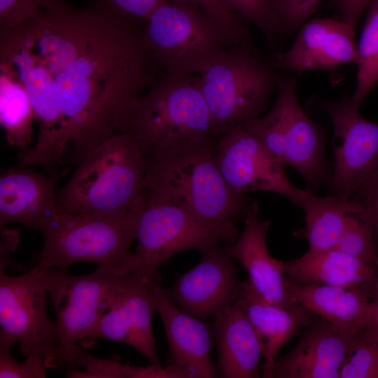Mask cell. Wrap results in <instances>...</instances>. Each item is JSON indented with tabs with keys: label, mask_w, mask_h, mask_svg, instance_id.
<instances>
[{
	"label": "cell",
	"mask_w": 378,
	"mask_h": 378,
	"mask_svg": "<svg viewBox=\"0 0 378 378\" xmlns=\"http://www.w3.org/2000/svg\"><path fill=\"white\" fill-rule=\"evenodd\" d=\"M231 12L252 21L270 35L266 0H220Z\"/></svg>",
	"instance_id": "34"
},
{
	"label": "cell",
	"mask_w": 378,
	"mask_h": 378,
	"mask_svg": "<svg viewBox=\"0 0 378 378\" xmlns=\"http://www.w3.org/2000/svg\"><path fill=\"white\" fill-rule=\"evenodd\" d=\"M276 88L274 106L283 127L284 164L297 170L309 186L316 187L325 172L322 134L300 106L295 80L280 79Z\"/></svg>",
	"instance_id": "18"
},
{
	"label": "cell",
	"mask_w": 378,
	"mask_h": 378,
	"mask_svg": "<svg viewBox=\"0 0 378 378\" xmlns=\"http://www.w3.org/2000/svg\"><path fill=\"white\" fill-rule=\"evenodd\" d=\"M339 378H378V343L361 331L351 338Z\"/></svg>",
	"instance_id": "29"
},
{
	"label": "cell",
	"mask_w": 378,
	"mask_h": 378,
	"mask_svg": "<svg viewBox=\"0 0 378 378\" xmlns=\"http://www.w3.org/2000/svg\"><path fill=\"white\" fill-rule=\"evenodd\" d=\"M55 177L27 167L9 169L0 178V228L11 223L34 228L62 212Z\"/></svg>",
	"instance_id": "21"
},
{
	"label": "cell",
	"mask_w": 378,
	"mask_h": 378,
	"mask_svg": "<svg viewBox=\"0 0 378 378\" xmlns=\"http://www.w3.org/2000/svg\"><path fill=\"white\" fill-rule=\"evenodd\" d=\"M374 286L343 287L290 282L295 301L339 330L354 335L361 329L373 300Z\"/></svg>",
	"instance_id": "22"
},
{
	"label": "cell",
	"mask_w": 378,
	"mask_h": 378,
	"mask_svg": "<svg viewBox=\"0 0 378 378\" xmlns=\"http://www.w3.org/2000/svg\"><path fill=\"white\" fill-rule=\"evenodd\" d=\"M144 22L145 46L164 74H198L222 50L251 47L246 28L227 25L189 4L165 0Z\"/></svg>",
	"instance_id": "6"
},
{
	"label": "cell",
	"mask_w": 378,
	"mask_h": 378,
	"mask_svg": "<svg viewBox=\"0 0 378 378\" xmlns=\"http://www.w3.org/2000/svg\"><path fill=\"white\" fill-rule=\"evenodd\" d=\"M43 270L34 265L18 276L0 274V335L18 342L23 356L41 357L50 369L59 334L48 316Z\"/></svg>",
	"instance_id": "10"
},
{
	"label": "cell",
	"mask_w": 378,
	"mask_h": 378,
	"mask_svg": "<svg viewBox=\"0 0 378 378\" xmlns=\"http://www.w3.org/2000/svg\"><path fill=\"white\" fill-rule=\"evenodd\" d=\"M357 47V83L352 101L359 106L378 82V0H371Z\"/></svg>",
	"instance_id": "27"
},
{
	"label": "cell",
	"mask_w": 378,
	"mask_h": 378,
	"mask_svg": "<svg viewBox=\"0 0 378 378\" xmlns=\"http://www.w3.org/2000/svg\"><path fill=\"white\" fill-rule=\"evenodd\" d=\"M371 0H332L331 6L340 13L341 20L356 26L357 20Z\"/></svg>",
	"instance_id": "40"
},
{
	"label": "cell",
	"mask_w": 378,
	"mask_h": 378,
	"mask_svg": "<svg viewBox=\"0 0 378 378\" xmlns=\"http://www.w3.org/2000/svg\"><path fill=\"white\" fill-rule=\"evenodd\" d=\"M197 75L217 136L258 117L279 80L245 45L218 52Z\"/></svg>",
	"instance_id": "7"
},
{
	"label": "cell",
	"mask_w": 378,
	"mask_h": 378,
	"mask_svg": "<svg viewBox=\"0 0 378 378\" xmlns=\"http://www.w3.org/2000/svg\"><path fill=\"white\" fill-rule=\"evenodd\" d=\"M142 208L104 216L59 212L41 220L34 228L43 239L35 265L67 271L74 263L88 262L133 272L130 248Z\"/></svg>",
	"instance_id": "5"
},
{
	"label": "cell",
	"mask_w": 378,
	"mask_h": 378,
	"mask_svg": "<svg viewBox=\"0 0 378 378\" xmlns=\"http://www.w3.org/2000/svg\"><path fill=\"white\" fill-rule=\"evenodd\" d=\"M284 272L291 283L302 285L374 286L375 281L373 265L336 248L308 250L298 258L285 261Z\"/></svg>",
	"instance_id": "24"
},
{
	"label": "cell",
	"mask_w": 378,
	"mask_h": 378,
	"mask_svg": "<svg viewBox=\"0 0 378 378\" xmlns=\"http://www.w3.org/2000/svg\"><path fill=\"white\" fill-rule=\"evenodd\" d=\"M121 372L123 378H192L186 369L172 363L165 367L160 364L145 367L122 364Z\"/></svg>",
	"instance_id": "35"
},
{
	"label": "cell",
	"mask_w": 378,
	"mask_h": 378,
	"mask_svg": "<svg viewBox=\"0 0 378 378\" xmlns=\"http://www.w3.org/2000/svg\"><path fill=\"white\" fill-rule=\"evenodd\" d=\"M214 156L225 181L239 194L274 192L300 207L312 194L295 186L286 174L285 164L241 125L217 136Z\"/></svg>",
	"instance_id": "11"
},
{
	"label": "cell",
	"mask_w": 378,
	"mask_h": 378,
	"mask_svg": "<svg viewBox=\"0 0 378 378\" xmlns=\"http://www.w3.org/2000/svg\"><path fill=\"white\" fill-rule=\"evenodd\" d=\"M122 364L118 358L104 360L82 351L74 367H83L86 372L68 370L66 374L69 377L123 378L121 372Z\"/></svg>",
	"instance_id": "33"
},
{
	"label": "cell",
	"mask_w": 378,
	"mask_h": 378,
	"mask_svg": "<svg viewBox=\"0 0 378 378\" xmlns=\"http://www.w3.org/2000/svg\"><path fill=\"white\" fill-rule=\"evenodd\" d=\"M375 268V281L373 288V300L372 301H378V255L374 265Z\"/></svg>",
	"instance_id": "42"
},
{
	"label": "cell",
	"mask_w": 378,
	"mask_h": 378,
	"mask_svg": "<svg viewBox=\"0 0 378 378\" xmlns=\"http://www.w3.org/2000/svg\"><path fill=\"white\" fill-rule=\"evenodd\" d=\"M233 220L200 217L169 202L145 197L134 253V272L144 277L158 274L159 267L174 255L191 248L233 243L239 235Z\"/></svg>",
	"instance_id": "9"
},
{
	"label": "cell",
	"mask_w": 378,
	"mask_h": 378,
	"mask_svg": "<svg viewBox=\"0 0 378 378\" xmlns=\"http://www.w3.org/2000/svg\"><path fill=\"white\" fill-rule=\"evenodd\" d=\"M320 0H266L270 34L291 31L311 16Z\"/></svg>",
	"instance_id": "30"
},
{
	"label": "cell",
	"mask_w": 378,
	"mask_h": 378,
	"mask_svg": "<svg viewBox=\"0 0 378 378\" xmlns=\"http://www.w3.org/2000/svg\"><path fill=\"white\" fill-rule=\"evenodd\" d=\"M336 248L374 267L378 251L372 222L361 199L354 198Z\"/></svg>",
	"instance_id": "28"
},
{
	"label": "cell",
	"mask_w": 378,
	"mask_h": 378,
	"mask_svg": "<svg viewBox=\"0 0 378 378\" xmlns=\"http://www.w3.org/2000/svg\"><path fill=\"white\" fill-rule=\"evenodd\" d=\"M354 198L337 195L318 197L311 194L302 206L305 225L293 234L304 239L309 251L335 248L344 229Z\"/></svg>",
	"instance_id": "25"
},
{
	"label": "cell",
	"mask_w": 378,
	"mask_h": 378,
	"mask_svg": "<svg viewBox=\"0 0 378 378\" xmlns=\"http://www.w3.org/2000/svg\"><path fill=\"white\" fill-rule=\"evenodd\" d=\"M360 331L378 343V301L372 302Z\"/></svg>",
	"instance_id": "41"
},
{
	"label": "cell",
	"mask_w": 378,
	"mask_h": 378,
	"mask_svg": "<svg viewBox=\"0 0 378 378\" xmlns=\"http://www.w3.org/2000/svg\"><path fill=\"white\" fill-rule=\"evenodd\" d=\"M146 158L125 133L94 148L58 192L62 212L94 216L124 213L144 205Z\"/></svg>",
	"instance_id": "4"
},
{
	"label": "cell",
	"mask_w": 378,
	"mask_h": 378,
	"mask_svg": "<svg viewBox=\"0 0 378 378\" xmlns=\"http://www.w3.org/2000/svg\"><path fill=\"white\" fill-rule=\"evenodd\" d=\"M109 7L127 17L145 21L165 0H102Z\"/></svg>",
	"instance_id": "37"
},
{
	"label": "cell",
	"mask_w": 378,
	"mask_h": 378,
	"mask_svg": "<svg viewBox=\"0 0 378 378\" xmlns=\"http://www.w3.org/2000/svg\"><path fill=\"white\" fill-rule=\"evenodd\" d=\"M15 342L0 335V378H44L47 374L45 360L38 356H29L22 363L13 358L10 347Z\"/></svg>",
	"instance_id": "32"
},
{
	"label": "cell",
	"mask_w": 378,
	"mask_h": 378,
	"mask_svg": "<svg viewBox=\"0 0 378 378\" xmlns=\"http://www.w3.org/2000/svg\"><path fill=\"white\" fill-rule=\"evenodd\" d=\"M139 22L102 0L64 2L0 34V70L24 86L38 126L18 167L53 169L67 154L78 164L122 133L157 68Z\"/></svg>",
	"instance_id": "1"
},
{
	"label": "cell",
	"mask_w": 378,
	"mask_h": 378,
	"mask_svg": "<svg viewBox=\"0 0 378 378\" xmlns=\"http://www.w3.org/2000/svg\"><path fill=\"white\" fill-rule=\"evenodd\" d=\"M155 300L169 344V363L186 369L192 378L218 377L211 357L213 325L177 307L160 281L155 287Z\"/></svg>",
	"instance_id": "17"
},
{
	"label": "cell",
	"mask_w": 378,
	"mask_h": 378,
	"mask_svg": "<svg viewBox=\"0 0 378 378\" xmlns=\"http://www.w3.org/2000/svg\"><path fill=\"white\" fill-rule=\"evenodd\" d=\"M309 325L295 346L276 359L272 378H339L355 334L344 332L321 318Z\"/></svg>",
	"instance_id": "19"
},
{
	"label": "cell",
	"mask_w": 378,
	"mask_h": 378,
	"mask_svg": "<svg viewBox=\"0 0 378 378\" xmlns=\"http://www.w3.org/2000/svg\"><path fill=\"white\" fill-rule=\"evenodd\" d=\"M19 243V231L15 229H6L1 233L0 240V274L10 266L15 265L11 260V253L15 251Z\"/></svg>",
	"instance_id": "39"
},
{
	"label": "cell",
	"mask_w": 378,
	"mask_h": 378,
	"mask_svg": "<svg viewBox=\"0 0 378 378\" xmlns=\"http://www.w3.org/2000/svg\"><path fill=\"white\" fill-rule=\"evenodd\" d=\"M354 30V26L342 20H312L302 27L291 47L277 55L273 66L302 71L356 64Z\"/></svg>",
	"instance_id": "16"
},
{
	"label": "cell",
	"mask_w": 378,
	"mask_h": 378,
	"mask_svg": "<svg viewBox=\"0 0 378 378\" xmlns=\"http://www.w3.org/2000/svg\"><path fill=\"white\" fill-rule=\"evenodd\" d=\"M326 109L331 119L334 136L335 195L351 197L378 174V124L363 118L351 98L328 102Z\"/></svg>",
	"instance_id": "12"
},
{
	"label": "cell",
	"mask_w": 378,
	"mask_h": 378,
	"mask_svg": "<svg viewBox=\"0 0 378 378\" xmlns=\"http://www.w3.org/2000/svg\"><path fill=\"white\" fill-rule=\"evenodd\" d=\"M125 270L98 267L90 274L74 276L44 267L43 279L55 312L59 346L50 369L74 367L82 350L80 340L106 311L130 274Z\"/></svg>",
	"instance_id": "8"
},
{
	"label": "cell",
	"mask_w": 378,
	"mask_h": 378,
	"mask_svg": "<svg viewBox=\"0 0 378 378\" xmlns=\"http://www.w3.org/2000/svg\"><path fill=\"white\" fill-rule=\"evenodd\" d=\"M258 213V204L253 202L244 218L243 230L233 243L223 248L246 269L248 281L260 295L274 304L293 309L300 304L291 294L284 262L272 258L267 246L270 221L260 220Z\"/></svg>",
	"instance_id": "15"
},
{
	"label": "cell",
	"mask_w": 378,
	"mask_h": 378,
	"mask_svg": "<svg viewBox=\"0 0 378 378\" xmlns=\"http://www.w3.org/2000/svg\"><path fill=\"white\" fill-rule=\"evenodd\" d=\"M62 0H0V34L62 4Z\"/></svg>",
	"instance_id": "31"
},
{
	"label": "cell",
	"mask_w": 378,
	"mask_h": 378,
	"mask_svg": "<svg viewBox=\"0 0 378 378\" xmlns=\"http://www.w3.org/2000/svg\"><path fill=\"white\" fill-rule=\"evenodd\" d=\"M358 192L361 193L360 199L370 214L378 251V174L365 184Z\"/></svg>",
	"instance_id": "38"
},
{
	"label": "cell",
	"mask_w": 378,
	"mask_h": 378,
	"mask_svg": "<svg viewBox=\"0 0 378 378\" xmlns=\"http://www.w3.org/2000/svg\"><path fill=\"white\" fill-rule=\"evenodd\" d=\"M197 6L220 22L237 28H246L243 17L230 11L220 0H169Z\"/></svg>",
	"instance_id": "36"
},
{
	"label": "cell",
	"mask_w": 378,
	"mask_h": 378,
	"mask_svg": "<svg viewBox=\"0 0 378 378\" xmlns=\"http://www.w3.org/2000/svg\"><path fill=\"white\" fill-rule=\"evenodd\" d=\"M160 281V274L144 277L131 273L79 345L87 348L98 339H109L135 349L150 364H160L152 328L156 312L155 287Z\"/></svg>",
	"instance_id": "13"
},
{
	"label": "cell",
	"mask_w": 378,
	"mask_h": 378,
	"mask_svg": "<svg viewBox=\"0 0 378 378\" xmlns=\"http://www.w3.org/2000/svg\"><path fill=\"white\" fill-rule=\"evenodd\" d=\"M34 111L24 86L14 76L0 70V122L12 146L30 145Z\"/></svg>",
	"instance_id": "26"
},
{
	"label": "cell",
	"mask_w": 378,
	"mask_h": 378,
	"mask_svg": "<svg viewBox=\"0 0 378 378\" xmlns=\"http://www.w3.org/2000/svg\"><path fill=\"white\" fill-rule=\"evenodd\" d=\"M218 377L258 378L262 344L242 298L214 317Z\"/></svg>",
	"instance_id": "20"
},
{
	"label": "cell",
	"mask_w": 378,
	"mask_h": 378,
	"mask_svg": "<svg viewBox=\"0 0 378 378\" xmlns=\"http://www.w3.org/2000/svg\"><path fill=\"white\" fill-rule=\"evenodd\" d=\"M200 251L198 263L178 276L165 290L181 309L205 319L241 299L243 286L232 258L219 244L209 245Z\"/></svg>",
	"instance_id": "14"
},
{
	"label": "cell",
	"mask_w": 378,
	"mask_h": 378,
	"mask_svg": "<svg viewBox=\"0 0 378 378\" xmlns=\"http://www.w3.org/2000/svg\"><path fill=\"white\" fill-rule=\"evenodd\" d=\"M242 286L241 298L246 314L262 344L265 364L262 375L272 378L279 351L302 326L309 324L313 314L301 304L289 310L267 300L255 290L248 279L242 281Z\"/></svg>",
	"instance_id": "23"
},
{
	"label": "cell",
	"mask_w": 378,
	"mask_h": 378,
	"mask_svg": "<svg viewBox=\"0 0 378 378\" xmlns=\"http://www.w3.org/2000/svg\"><path fill=\"white\" fill-rule=\"evenodd\" d=\"M214 143L146 158L144 195L209 220L245 218L253 202L225 181Z\"/></svg>",
	"instance_id": "3"
},
{
	"label": "cell",
	"mask_w": 378,
	"mask_h": 378,
	"mask_svg": "<svg viewBox=\"0 0 378 378\" xmlns=\"http://www.w3.org/2000/svg\"><path fill=\"white\" fill-rule=\"evenodd\" d=\"M122 133L146 158L211 144L218 136L197 74H164L134 103Z\"/></svg>",
	"instance_id": "2"
}]
</instances>
